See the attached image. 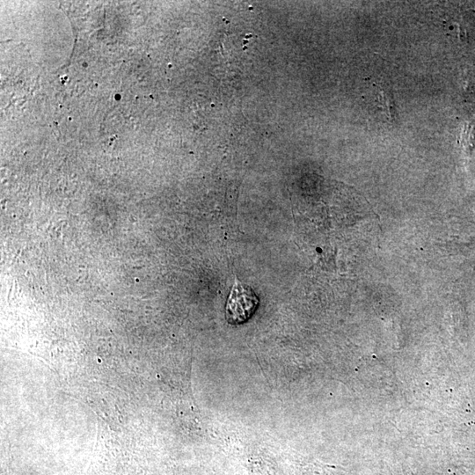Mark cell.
Masks as SVG:
<instances>
[{
	"instance_id": "obj_1",
	"label": "cell",
	"mask_w": 475,
	"mask_h": 475,
	"mask_svg": "<svg viewBox=\"0 0 475 475\" xmlns=\"http://www.w3.org/2000/svg\"><path fill=\"white\" fill-rule=\"evenodd\" d=\"M259 305V299L252 289L243 285L235 278L229 298L226 303V317L232 325L246 322L253 315Z\"/></svg>"
},
{
	"instance_id": "obj_2",
	"label": "cell",
	"mask_w": 475,
	"mask_h": 475,
	"mask_svg": "<svg viewBox=\"0 0 475 475\" xmlns=\"http://www.w3.org/2000/svg\"><path fill=\"white\" fill-rule=\"evenodd\" d=\"M379 88V98L381 101L382 107L385 108L386 114L388 115V118L393 120L395 118V104H394V99L392 97V94L388 89L385 87H378Z\"/></svg>"
},
{
	"instance_id": "obj_3",
	"label": "cell",
	"mask_w": 475,
	"mask_h": 475,
	"mask_svg": "<svg viewBox=\"0 0 475 475\" xmlns=\"http://www.w3.org/2000/svg\"><path fill=\"white\" fill-rule=\"evenodd\" d=\"M460 139L463 140V146L465 148L472 149L475 145V126L472 123L467 122L462 129Z\"/></svg>"
}]
</instances>
